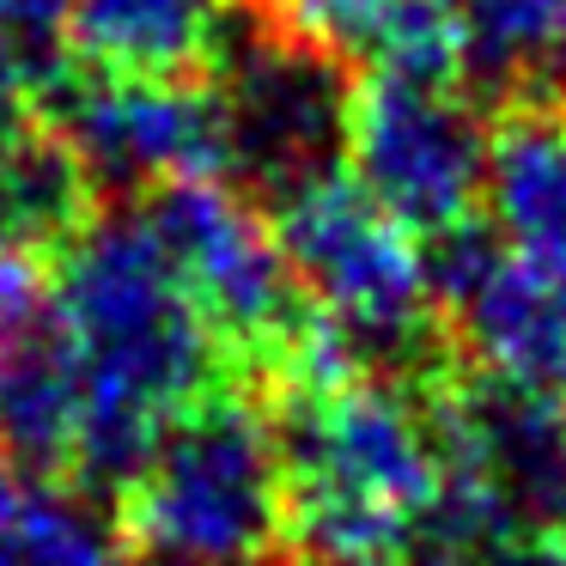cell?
Returning <instances> with one entry per match:
<instances>
[{
	"instance_id": "cell-1",
	"label": "cell",
	"mask_w": 566,
	"mask_h": 566,
	"mask_svg": "<svg viewBox=\"0 0 566 566\" xmlns=\"http://www.w3.org/2000/svg\"><path fill=\"white\" fill-rule=\"evenodd\" d=\"M293 566H481L493 542L457 500L432 384L323 371L281 384Z\"/></svg>"
},
{
	"instance_id": "cell-2",
	"label": "cell",
	"mask_w": 566,
	"mask_h": 566,
	"mask_svg": "<svg viewBox=\"0 0 566 566\" xmlns=\"http://www.w3.org/2000/svg\"><path fill=\"white\" fill-rule=\"evenodd\" d=\"M55 317L80 378L74 481L116 500L159 444V432L220 390L226 371L238 366L147 208L98 213L62 250Z\"/></svg>"
},
{
	"instance_id": "cell-3",
	"label": "cell",
	"mask_w": 566,
	"mask_h": 566,
	"mask_svg": "<svg viewBox=\"0 0 566 566\" xmlns=\"http://www.w3.org/2000/svg\"><path fill=\"white\" fill-rule=\"evenodd\" d=\"M116 512L140 566H269L286 536L281 420L220 384L159 432Z\"/></svg>"
},
{
	"instance_id": "cell-4",
	"label": "cell",
	"mask_w": 566,
	"mask_h": 566,
	"mask_svg": "<svg viewBox=\"0 0 566 566\" xmlns=\"http://www.w3.org/2000/svg\"><path fill=\"white\" fill-rule=\"evenodd\" d=\"M274 232L317 323L359 371L408 384L439 378L451 329H444L439 281H432V250L396 213H384L354 184V171H329L281 196Z\"/></svg>"
},
{
	"instance_id": "cell-5",
	"label": "cell",
	"mask_w": 566,
	"mask_h": 566,
	"mask_svg": "<svg viewBox=\"0 0 566 566\" xmlns=\"http://www.w3.org/2000/svg\"><path fill=\"white\" fill-rule=\"evenodd\" d=\"M354 67L298 38L269 0H238L213 55V98L226 123V177L281 201L293 189L347 171Z\"/></svg>"
},
{
	"instance_id": "cell-6",
	"label": "cell",
	"mask_w": 566,
	"mask_h": 566,
	"mask_svg": "<svg viewBox=\"0 0 566 566\" xmlns=\"http://www.w3.org/2000/svg\"><path fill=\"white\" fill-rule=\"evenodd\" d=\"M347 171L415 238L463 232L488 184V123L451 80L366 74L354 92Z\"/></svg>"
},
{
	"instance_id": "cell-7",
	"label": "cell",
	"mask_w": 566,
	"mask_h": 566,
	"mask_svg": "<svg viewBox=\"0 0 566 566\" xmlns=\"http://www.w3.org/2000/svg\"><path fill=\"white\" fill-rule=\"evenodd\" d=\"M432 402L451 444L457 500L469 505L481 536L493 548L566 536V402L488 371L469 384L432 378Z\"/></svg>"
},
{
	"instance_id": "cell-8",
	"label": "cell",
	"mask_w": 566,
	"mask_h": 566,
	"mask_svg": "<svg viewBox=\"0 0 566 566\" xmlns=\"http://www.w3.org/2000/svg\"><path fill=\"white\" fill-rule=\"evenodd\" d=\"M427 250L451 342L488 378L566 402V256L481 238L475 226Z\"/></svg>"
},
{
	"instance_id": "cell-9",
	"label": "cell",
	"mask_w": 566,
	"mask_h": 566,
	"mask_svg": "<svg viewBox=\"0 0 566 566\" xmlns=\"http://www.w3.org/2000/svg\"><path fill=\"white\" fill-rule=\"evenodd\" d=\"M50 98L55 128L86 159L98 196H159L189 177H226V123L213 86L67 74Z\"/></svg>"
},
{
	"instance_id": "cell-10",
	"label": "cell",
	"mask_w": 566,
	"mask_h": 566,
	"mask_svg": "<svg viewBox=\"0 0 566 566\" xmlns=\"http://www.w3.org/2000/svg\"><path fill=\"white\" fill-rule=\"evenodd\" d=\"M238 0H74L67 38L86 74L196 80L213 67Z\"/></svg>"
},
{
	"instance_id": "cell-11",
	"label": "cell",
	"mask_w": 566,
	"mask_h": 566,
	"mask_svg": "<svg viewBox=\"0 0 566 566\" xmlns=\"http://www.w3.org/2000/svg\"><path fill=\"white\" fill-rule=\"evenodd\" d=\"M298 38L323 43L347 67L408 80H457L463 19L457 0H269Z\"/></svg>"
},
{
	"instance_id": "cell-12",
	"label": "cell",
	"mask_w": 566,
	"mask_h": 566,
	"mask_svg": "<svg viewBox=\"0 0 566 566\" xmlns=\"http://www.w3.org/2000/svg\"><path fill=\"white\" fill-rule=\"evenodd\" d=\"M481 201L505 244L566 256V98H512V111L488 128Z\"/></svg>"
},
{
	"instance_id": "cell-13",
	"label": "cell",
	"mask_w": 566,
	"mask_h": 566,
	"mask_svg": "<svg viewBox=\"0 0 566 566\" xmlns=\"http://www.w3.org/2000/svg\"><path fill=\"white\" fill-rule=\"evenodd\" d=\"M0 457L25 475H74L80 463V378L62 317L0 342Z\"/></svg>"
},
{
	"instance_id": "cell-14",
	"label": "cell",
	"mask_w": 566,
	"mask_h": 566,
	"mask_svg": "<svg viewBox=\"0 0 566 566\" xmlns=\"http://www.w3.org/2000/svg\"><path fill=\"white\" fill-rule=\"evenodd\" d=\"M98 184L62 128H38L0 140V232L31 250H67L98 213Z\"/></svg>"
},
{
	"instance_id": "cell-15",
	"label": "cell",
	"mask_w": 566,
	"mask_h": 566,
	"mask_svg": "<svg viewBox=\"0 0 566 566\" xmlns=\"http://www.w3.org/2000/svg\"><path fill=\"white\" fill-rule=\"evenodd\" d=\"M463 67L500 92H536L566 62V0H457Z\"/></svg>"
},
{
	"instance_id": "cell-16",
	"label": "cell",
	"mask_w": 566,
	"mask_h": 566,
	"mask_svg": "<svg viewBox=\"0 0 566 566\" xmlns=\"http://www.w3.org/2000/svg\"><path fill=\"white\" fill-rule=\"evenodd\" d=\"M0 566H140L128 542H116L86 500L19 481L0 500Z\"/></svg>"
},
{
	"instance_id": "cell-17",
	"label": "cell",
	"mask_w": 566,
	"mask_h": 566,
	"mask_svg": "<svg viewBox=\"0 0 566 566\" xmlns=\"http://www.w3.org/2000/svg\"><path fill=\"white\" fill-rule=\"evenodd\" d=\"M38 111H43V92H38V80H31L25 67L13 62V55L0 50V140L25 135V128L38 123Z\"/></svg>"
},
{
	"instance_id": "cell-18",
	"label": "cell",
	"mask_w": 566,
	"mask_h": 566,
	"mask_svg": "<svg viewBox=\"0 0 566 566\" xmlns=\"http://www.w3.org/2000/svg\"><path fill=\"white\" fill-rule=\"evenodd\" d=\"M481 566H566V536H530V542H500Z\"/></svg>"
},
{
	"instance_id": "cell-19",
	"label": "cell",
	"mask_w": 566,
	"mask_h": 566,
	"mask_svg": "<svg viewBox=\"0 0 566 566\" xmlns=\"http://www.w3.org/2000/svg\"><path fill=\"white\" fill-rule=\"evenodd\" d=\"M19 7H25V0H0V38H7V25L19 19Z\"/></svg>"
},
{
	"instance_id": "cell-20",
	"label": "cell",
	"mask_w": 566,
	"mask_h": 566,
	"mask_svg": "<svg viewBox=\"0 0 566 566\" xmlns=\"http://www.w3.org/2000/svg\"><path fill=\"white\" fill-rule=\"evenodd\" d=\"M269 566H274V560H269ZM281 566H293V560H281Z\"/></svg>"
}]
</instances>
